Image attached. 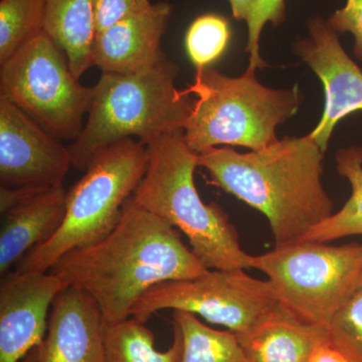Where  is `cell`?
I'll list each match as a JSON object with an SVG mask.
<instances>
[{
  "instance_id": "4316f807",
  "label": "cell",
  "mask_w": 362,
  "mask_h": 362,
  "mask_svg": "<svg viewBox=\"0 0 362 362\" xmlns=\"http://www.w3.org/2000/svg\"><path fill=\"white\" fill-rule=\"evenodd\" d=\"M308 362H351L330 340L317 347Z\"/></svg>"
},
{
  "instance_id": "9c48e42d",
  "label": "cell",
  "mask_w": 362,
  "mask_h": 362,
  "mask_svg": "<svg viewBox=\"0 0 362 362\" xmlns=\"http://www.w3.org/2000/svg\"><path fill=\"white\" fill-rule=\"evenodd\" d=\"M279 306L268 280L252 278L244 269L207 270L197 277L154 286L136 302L131 316L145 323L165 309L188 312L225 326L242 339L265 323Z\"/></svg>"
},
{
  "instance_id": "ffe728a7",
  "label": "cell",
  "mask_w": 362,
  "mask_h": 362,
  "mask_svg": "<svg viewBox=\"0 0 362 362\" xmlns=\"http://www.w3.org/2000/svg\"><path fill=\"white\" fill-rule=\"evenodd\" d=\"M173 322L182 334L181 362H252L232 331L214 329L188 312L173 311Z\"/></svg>"
},
{
  "instance_id": "3957f363",
  "label": "cell",
  "mask_w": 362,
  "mask_h": 362,
  "mask_svg": "<svg viewBox=\"0 0 362 362\" xmlns=\"http://www.w3.org/2000/svg\"><path fill=\"white\" fill-rule=\"evenodd\" d=\"M180 68L166 59L132 75L102 73L82 133L69 150L73 168L86 170L116 143L139 138L145 146L157 138L183 133L194 98L176 89Z\"/></svg>"
},
{
  "instance_id": "5bb4252c",
  "label": "cell",
  "mask_w": 362,
  "mask_h": 362,
  "mask_svg": "<svg viewBox=\"0 0 362 362\" xmlns=\"http://www.w3.org/2000/svg\"><path fill=\"white\" fill-rule=\"evenodd\" d=\"M105 326L96 301L68 286L52 303L47 334L30 362H104Z\"/></svg>"
},
{
  "instance_id": "8fae6325",
  "label": "cell",
  "mask_w": 362,
  "mask_h": 362,
  "mask_svg": "<svg viewBox=\"0 0 362 362\" xmlns=\"http://www.w3.org/2000/svg\"><path fill=\"white\" fill-rule=\"evenodd\" d=\"M308 35L297 40L295 52L322 82L325 106L321 120L310 135L325 153L333 130L339 121L362 111V70L321 18L308 23Z\"/></svg>"
},
{
  "instance_id": "6da1fadb",
  "label": "cell",
  "mask_w": 362,
  "mask_h": 362,
  "mask_svg": "<svg viewBox=\"0 0 362 362\" xmlns=\"http://www.w3.org/2000/svg\"><path fill=\"white\" fill-rule=\"evenodd\" d=\"M207 270L175 226L131 197L104 239L69 252L51 271L87 292L105 322L113 324L129 318L136 302L154 286Z\"/></svg>"
},
{
  "instance_id": "ba28073f",
  "label": "cell",
  "mask_w": 362,
  "mask_h": 362,
  "mask_svg": "<svg viewBox=\"0 0 362 362\" xmlns=\"http://www.w3.org/2000/svg\"><path fill=\"white\" fill-rule=\"evenodd\" d=\"M0 98L49 134L75 141L92 106L94 87L80 84L65 52L44 32L0 65Z\"/></svg>"
},
{
  "instance_id": "8992f818",
  "label": "cell",
  "mask_w": 362,
  "mask_h": 362,
  "mask_svg": "<svg viewBox=\"0 0 362 362\" xmlns=\"http://www.w3.org/2000/svg\"><path fill=\"white\" fill-rule=\"evenodd\" d=\"M147 166V147L133 139L102 152L66 192L65 218L59 230L28 252L16 271H51L69 252L104 239L120 221L124 206L141 182Z\"/></svg>"
},
{
  "instance_id": "52a82bcc",
  "label": "cell",
  "mask_w": 362,
  "mask_h": 362,
  "mask_svg": "<svg viewBox=\"0 0 362 362\" xmlns=\"http://www.w3.org/2000/svg\"><path fill=\"white\" fill-rule=\"evenodd\" d=\"M250 267L266 274L279 303L293 315L329 326L362 287V244L328 246L298 240L251 256Z\"/></svg>"
},
{
  "instance_id": "603a6c76",
  "label": "cell",
  "mask_w": 362,
  "mask_h": 362,
  "mask_svg": "<svg viewBox=\"0 0 362 362\" xmlns=\"http://www.w3.org/2000/svg\"><path fill=\"white\" fill-rule=\"evenodd\" d=\"M329 339L350 361L362 362V287L333 316Z\"/></svg>"
},
{
  "instance_id": "d4e9b609",
  "label": "cell",
  "mask_w": 362,
  "mask_h": 362,
  "mask_svg": "<svg viewBox=\"0 0 362 362\" xmlns=\"http://www.w3.org/2000/svg\"><path fill=\"white\" fill-rule=\"evenodd\" d=\"M150 0H95L97 33L152 6Z\"/></svg>"
},
{
  "instance_id": "2e32d148",
  "label": "cell",
  "mask_w": 362,
  "mask_h": 362,
  "mask_svg": "<svg viewBox=\"0 0 362 362\" xmlns=\"http://www.w3.org/2000/svg\"><path fill=\"white\" fill-rule=\"evenodd\" d=\"M329 339V326L300 320L280 304L265 323L239 339L252 362H308Z\"/></svg>"
},
{
  "instance_id": "e0dca14e",
  "label": "cell",
  "mask_w": 362,
  "mask_h": 362,
  "mask_svg": "<svg viewBox=\"0 0 362 362\" xmlns=\"http://www.w3.org/2000/svg\"><path fill=\"white\" fill-rule=\"evenodd\" d=\"M45 33L65 52L78 80L93 66L95 0H45Z\"/></svg>"
},
{
  "instance_id": "5b68a950",
  "label": "cell",
  "mask_w": 362,
  "mask_h": 362,
  "mask_svg": "<svg viewBox=\"0 0 362 362\" xmlns=\"http://www.w3.org/2000/svg\"><path fill=\"white\" fill-rule=\"evenodd\" d=\"M185 92L194 98L183 139L197 154L218 145L266 148L278 141L276 128L297 113L302 101L297 86L271 89L252 68L238 78L209 66L197 69Z\"/></svg>"
},
{
  "instance_id": "7c38bea8",
  "label": "cell",
  "mask_w": 362,
  "mask_h": 362,
  "mask_svg": "<svg viewBox=\"0 0 362 362\" xmlns=\"http://www.w3.org/2000/svg\"><path fill=\"white\" fill-rule=\"evenodd\" d=\"M70 283L49 271L8 272L0 283V362H18L47 334V312Z\"/></svg>"
},
{
  "instance_id": "7402d4cb",
  "label": "cell",
  "mask_w": 362,
  "mask_h": 362,
  "mask_svg": "<svg viewBox=\"0 0 362 362\" xmlns=\"http://www.w3.org/2000/svg\"><path fill=\"white\" fill-rule=\"evenodd\" d=\"M230 23L216 13L202 14L192 21L185 35V49L195 68H206L220 59L230 44Z\"/></svg>"
},
{
  "instance_id": "83f0119b",
  "label": "cell",
  "mask_w": 362,
  "mask_h": 362,
  "mask_svg": "<svg viewBox=\"0 0 362 362\" xmlns=\"http://www.w3.org/2000/svg\"><path fill=\"white\" fill-rule=\"evenodd\" d=\"M233 16L237 21H250L256 0H228Z\"/></svg>"
},
{
  "instance_id": "cb8c5ba5",
  "label": "cell",
  "mask_w": 362,
  "mask_h": 362,
  "mask_svg": "<svg viewBox=\"0 0 362 362\" xmlns=\"http://www.w3.org/2000/svg\"><path fill=\"white\" fill-rule=\"evenodd\" d=\"M286 20L285 0H256L251 18L247 21L246 52L250 54L249 68H265L267 63L259 54V37L268 23L277 26Z\"/></svg>"
},
{
  "instance_id": "7a4b0ae2",
  "label": "cell",
  "mask_w": 362,
  "mask_h": 362,
  "mask_svg": "<svg viewBox=\"0 0 362 362\" xmlns=\"http://www.w3.org/2000/svg\"><path fill=\"white\" fill-rule=\"evenodd\" d=\"M323 156L307 135L247 153L216 147L199 154L197 164L216 187L261 211L276 246H284L332 216L333 202L322 183Z\"/></svg>"
},
{
  "instance_id": "277c9868",
  "label": "cell",
  "mask_w": 362,
  "mask_h": 362,
  "mask_svg": "<svg viewBox=\"0 0 362 362\" xmlns=\"http://www.w3.org/2000/svg\"><path fill=\"white\" fill-rule=\"evenodd\" d=\"M146 147L148 166L133 202L182 233L209 270L251 268V255L240 246L228 214L199 197L194 183L199 154L188 147L183 133L161 136Z\"/></svg>"
},
{
  "instance_id": "44dd1931",
  "label": "cell",
  "mask_w": 362,
  "mask_h": 362,
  "mask_svg": "<svg viewBox=\"0 0 362 362\" xmlns=\"http://www.w3.org/2000/svg\"><path fill=\"white\" fill-rule=\"evenodd\" d=\"M45 0L0 1V65L45 32Z\"/></svg>"
},
{
  "instance_id": "d6986e66",
  "label": "cell",
  "mask_w": 362,
  "mask_h": 362,
  "mask_svg": "<svg viewBox=\"0 0 362 362\" xmlns=\"http://www.w3.org/2000/svg\"><path fill=\"white\" fill-rule=\"evenodd\" d=\"M335 160L338 173L349 180L351 195L340 211L314 226L301 240L326 243L362 235V146L338 150Z\"/></svg>"
},
{
  "instance_id": "484cf974",
  "label": "cell",
  "mask_w": 362,
  "mask_h": 362,
  "mask_svg": "<svg viewBox=\"0 0 362 362\" xmlns=\"http://www.w3.org/2000/svg\"><path fill=\"white\" fill-rule=\"evenodd\" d=\"M327 23L338 35L349 33L354 35V56L362 59V0H346L345 6L335 11Z\"/></svg>"
},
{
  "instance_id": "9a60e30c",
  "label": "cell",
  "mask_w": 362,
  "mask_h": 362,
  "mask_svg": "<svg viewBox=\"0 0 362 362\" xmlns=\"http://www.w3.org/2000/svg\"><path fill=\"white\" fill-rule=\"evenodd\" d=\"M173 6L157 2L141 13L119 21L97 33L92 63L102 73L132 75L156 68L166 61L161 40Z\"/></svg>"
},
{
  "instance_id": "30bf717a",
  "label": "cell",
  "mask_w": 362,
  "mask_h": 362,
  "mask_svg": "<svg viewBox=\"0 0 362 362\" xmlns=\"http://www.w3.org/2000/svg\"><path fill=\"white\" fill-rule=\"evenodd\" d=\"M61 141L0 98V187L63 185L73 161Z\"/></svg>"
},
{
  "instance_id": "4fadbf2b",
  "label": "cell",
  "mask_w": 362,
  "mask_h": 362,
  "mask_svg": "<svg viewBox=\"0 0 362 362\" xmlns=\"http://www.w3.org/2000/svg\"><path fill=\"white\" fill-rule=\"evenodd\" d=\"M64 185L51 187H0V274L11 272L35 247L59 230L66 214Z\"/></svg>"
},
{
  "instance_id": "ac0fdd59",
  "label": "cell",
  "mask_w": 362,
  "mask_h": 362,
  "mask_svg": "<svg viewBox=\"0 0 362 362\" xmlns=\"http://www.w3.org/2000/svg\"><path fill=\"white\" fill-rule=\"evenodd\" d=\"M153 332L137 319L106 324L104 333V362H181L182 334L173 322V342L166 351L154 346Z\"/></svg>"
}]
</instances>
